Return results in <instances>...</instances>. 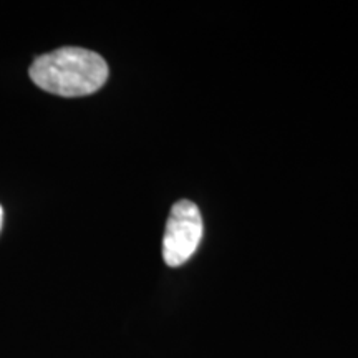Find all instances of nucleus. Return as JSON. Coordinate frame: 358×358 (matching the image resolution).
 Instances as JSON below:
<instances>
[{
	"instance_id": "f257e3e1",
	"label": "nucleus",
	"mask_w": 358,
	"mask_h": 358,
	"mask_svg": "<svg viewBox=\"0 0 358 358\" xmlns=\"http://www.w3.org/2000/svg\"><path fill=\"white\" fill-rule=\"evenodd\" d=\"M30 78L38 88L58 96H87L108 80V65L96 52L62 47L35 58Z\"/></svg>"
},
{
	"instance_id": "f03ea898",
	"label": "nucleus",
	"mask_w": 358,
	"mask_h": 358,
	"mask_svg": "<svg viewBox=\"0 0 358 358\" xmlns=\"http://www.w3.org/2000/svg\"><path fill=\"white\" fill-rule=\"evenodd\" d=\"M203 237V219L198 206L191 201H178L169 214L163 237V259L178 267L189 261Z\"/></svg>"
},
{
	"instance_id": "7ed1b4c3",
	"label": "nucleus",
	"mask_w": 358,
	"mask_h": 358,
	"mask_svg": "<svg viewBox=\"0 0 358 358\" xmlns=\"http://www.w3.org/2000/svg\"><path fill=\"white\" fill-rule=\"evenodd\" d=\"M2 224H3V209L0 206V231H2Z\"/></svg>"
}]
</instances>
